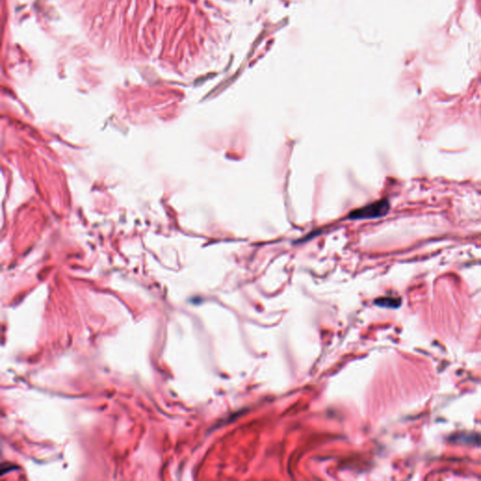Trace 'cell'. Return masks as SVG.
<instances>
[{"label": "cell", "mask_w": 481, "mask_h": 481, "mask_svg": "<svg viewBox=\"0 0 481 481\" xmlns=\"http://www.w3.org/2000/svg\"><path fill=\"white\" fill-rule=\"evenodd\" d=\"M400 300L398 299H395V298H390V297H387V298H381V299H378L376 300V304L379 305H382V306H388V307H397L399 305H400Z\"/></svg>", "instance_id": "obj_2"}, {"label": "cell", "mask_w": 481, "mask_h": 481, "mask_svg": "<svg viewBox=\"0 0 481 481\" xmlns=\"http://www.w3.org/2000/svg\"><path fill=\"white\" fill-rule=\"evenodd\" d=\"M390 209L389 201L386 199H382L379 201L369 204L365 207L353 210L349 214V218L352 220H367L380 218L387 214Z\"/></svg>", "instance_id": "obj_1"}]
</instances>
